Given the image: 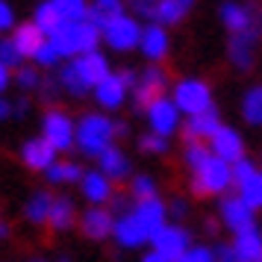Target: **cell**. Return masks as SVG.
I'll list each match as a JSON object with an SVG mask.
<instances>
[{
  "label": "cell",
  "instance_id": "cell-1",
  "mask_svg": "<svg viewBox=\"0 0 262 262\" xmlns=\"http://www.w3.org/2000/svg\"><path fill=\"white\" fill-rule=\"evenodd\" d=\"M118 139V121H112L106 112H85L77 121V150L85 156H100L109 147H115Z\"/></svg>",
  "mask_w": 262,
  "mask_h": 262
},
{
  "label": "cell",
  "instance_id": "cell-2",
  "mask_svg": "<svg viewBox=\"0 0 262 262\" xmlns=\"http://www.w3.org/2000/svg\"><path fill=\"white\" fill-rule=\"evenodd\" d=\"M89 18V6L83 0H45L38 3L33 12V24L45 33V36H56L59 30L71 24H80Z\"/></svg>",
  "mask_w": 262,
  "mask_h": 262
},
{
  "label": "cell",
  "instance_id": "cell-3",
  "mask_svg": "<svg viewBox=\"0 0 262 262\" xmlns=\"http://www.w3.org/2000/svg\"><path fill=\"white\" fill-rule=\"evenodd\" d=\"M48 41L56 48V53H59L62 59L71 62V59H80L85 53H95L97 50V45H100V27L85 18L80 24H71V27H65V30H59Z\"/></svg>",
  "mask_w": 262,
  "mask_h": 262
},
{
  "label": "cell",
  "instance_id": "cell-4",
  "mask_svg": "<svg viewBox=\"0 0 262 262\" xmlns=\"http://www.w3.org/2000/svg\"><path fill=\"white\" fill-rule=\"evenodd\" d=\"M142 21L130 12H121L115 18H109L100 24V41L106 45L109 50L115 53H130V50H139V41H142Z\"/></svg>",
  "mask_w": 262,
  "mask_h": 262
},
{
  "label": "cell",
  "instance_id": "cell-5",
  "mask_svg": "<svg viewBox=\"0 0 262 262\" xmlns=\"http://www.w3.org/2000/svg\"><path fill=\"white\" fill-rule=\"evenodd\" d=\"M171 100L180 109V115H186V118H194V115H203V112L215 109L212 106V89L201 77L177 80L174 89H171Z\"/></svg>",
  "mask_w": 262,
  "mask_h": 262
},
{
  "label": "cell",
  "instance_id": "cell-6",
  "mask_svg": "<svg viewBox=\"0 0 262 262\" xmlns=\"http://www.w3.org/2000/svg\"><path fill=\"white\" fill-rule=\"evenodd\" d=\"M233 186V165H227L221 159L209 156V162H203L194 174H191V191L198 198H215L224 194Z\"/></svg>",
  "mask_w": 262,
  "mask_h": 262
},
{
  "label": "cell",
  "instance_id": "cell-7",
  "mask_svg": "<svg viewBox=\"0 0 262 262\" xmlns=\"http://www.w3.org/2000/svg\"><path fill=\"white\" fill-rule=\"evenodd\" d=\"M41 139L56 150V154H65V150H74L77 147V121L62 112V109H48L41 115Z\"/></svg>",
  "mask_w": 262,
  "mask_h": 262
},
{
  "label": "cell",
  "instance_id": "cell-8",
  "mask_svg": "<svg viewBox=\"0 0 262 262\" xmlns=\"http://www.w3.org/2000/svg\"><path fill=\"white\" fill-rule=\"evenodd\" d=\"M144 115H147V127H150L147 133H154L159 139H171L183 127V121H180L183 115H180V109L174 106L171 97H159L156 103H150L144 109Z\"/></svg>",
  "mask_w": 262,
  "mask_h": 262
},
{
  "label": "cell",
  "instance_id": "cell-9",
  "mask_svg": "<svg viewBox=\"0 0 262 262\" xmlns=\"http://www.w3.org/2000/svg\"><path fill=\"white\" fill-rule=\"evenodd\" d=\"M191 248V233L183 224H165L154 238H150V250L165 256V259L177 262L186 250Z\"/></svg>",
  "mask_w": 262,
  "mask_h": 262
},
{
  "label": "cell",
  "instance_id": "cell-10",
  "mask_svg": "<svg viewBox=\"0 0 262 262\" xmlns=\"http://www.w3.org/2000/svg\"><path fill=\"white\" fill-rule=\"evenodd\" d=\"M165 89H168V71L162 65H147L139 80H136V89H133V97L142 109H147L150 103H156L159 97H165Z\"/></svg>",
  "mask_w": 262,
  "mask_h": 262
},
{
  "label": "cell",
  "instance_id": "cell-11",
  "mask_svg": "<svg viewBox=\"0 0 262 262\" xmlns=\"http://www.w3.org/2000/svg\"><path fill=\"white\" fill-rule=\"evenodd\" d=\"M218 218H221V224H224L233 236H238V233H248V230H256V212H253V209H248V206L238 201L236 194H233V198H221Z\"/></svg>",
  "mask_w": 262,
  "mask_h": 262
},
{
  "label": "cell",
  "instance_id": "cell-12",
  "mask_svg": "<svg viewBox=\"0 0 262 262\" xmlns=\"http://www.w3.org/2000/svg\"><path fill=\"white\" fill-rule=\"evenodd\" d=\"M209 154H212L215 159L227 162V165H236L238 159H245V139L238 136V130L221 124L218 133L209 139Z\"/></svg>",
  "mask_w": 262,
  "mask_h": 262
},
{
  "label": "cell",
  "instance_id": "cell-13",
  "mask_svg": "<svg viewBox=\"0 0 262 262\" xmlns=\"http://www.w3.org/2000/svg\"><path fill=\"white\" fill-rule=\"evenodd\" d=\"M80 233L92 242H103L112 236L115 230V212L109 206H89L85 212H80Z\"/></svg>",
  "mask_w": 262,
  "mask_h": 262
},
{
  "label": "cell",
  "instance_id": "cell-14",
  "mask_svg": "<svg viewBox=\"0 0 262 262\" xmlns=\"http://www.w3.org/2000/svg\"><path fill=\"white\" fill-rule=\"evenodd\" d=\"M112 238L121 250H139L144 245H150L147 233L142 230V224L136 221V215L130 209H124L121 215H115V230H112Z\"/></svg>",
  "mask_w": 262,
  "mask_h": 262
},
{
  "label": "cell",
  "instance_id": "cell-15",
  "mask_svg": "<svg viewBox=\"0 0 262 262\" xmlns=\"http://www.w3.org/2000/svg\"><path fill=\"white\" fill-rule=\"evenodd\" d=\"M168 50H171V36H168L165 27L144 24L142 27V41H139V53H142L150 65H159V62L168 56Z\"/></svg>",
  "mask_w": 262,
  "mask_h": 262
},
{
  "label": "cell",
  "instance_id": "cell-16",
  "mask_svg": "<svg viewBox=\"0 0 262 262\" xmlns=\"http://www.w3.org/2000/svg\"><path fill=\"white\" fill-rule=\"evenodd\" d=\"M71 68H74V74H77V77H80L89 89H92V92H95V85H100L109 74H112L109 59L100 53V50H95V53H85V56H80V59H71Z\"/></svg>",
  "mask_w": 262,
  "mask_h": 262
},
{
  "label": "cell",
  "instance_id": "cell-17",
  "mask_svg": "<svg viewBox=\"0 0 262 262\" xmlns=\"http://www.w3.org/2000/svg\"><path fill=\"white\" fill-rule=\"evenodd\" d=\"M130 212L136 215V221L142 224V230L147 233V238H154L156 233L168 224V203L162 201V198L136 203V206H130Z\"/></svg>",
  "mask_w": 262,
  "mask_h": 262
},
{
  "label": "cell",
  "instance_id": "cell-18",
  "mask_svg": "<svg viewBox=\"0 0 262 262\" xmlns=\"http://www.w3.org/2000/svg\"><path fill=\"white\" fill-rule=\"evenodd\" d=\"M92 95H95L100 112H115V109H121L124 103H127L130 89H127V83L121 80V74L112 71L100 85H95V92H92Z\"/></svg>",
  "mask_w": 262,
  "mask_h": 262
},
{
  "label": "cell",
  "instance_id": "cell-19",
  "mask_svg": "<svg viewBox=\"0 0 262 262\" xmlns=\"http://www.w3.org/2000/svg\"><path fill=\"white\" fill-rule=\"evenodd\" d=\"M59 159V154L50 147L41 136H36V139H27L24 144H21V162H24L30 171H38V174H45L53 162Z\"/></svg>",
  "mask_w": 262,
  "mask_h": 262
},
{
  "label": "cell",
  "instance_id": "cell-20",
  "mask_svg": "<svg viewBox=\"0 0 262 262\" xmlns=\"http://www.w3.org/2000/svg\"><path fill=\"white\" fill-rule=\"evenodd\" d=\"M227 59L233 62L238 71H250L253 62H256V30L230 36V41H227Z\"/></svg>",
  "mask_w": 262,
  "mask_h": 262
},
{
  "label": "cell",
  "instance_id": "cell-21",
  "mask_svg": "<svg viewBox=\"0 0 262 262\" xmlns=\"http://www.w3.org/2000/svg\"><path fill=\"white\" fill-rule=\"evenodd\" d=\"M80 191H83V198L92 206H106L109 201H115V189H112V180L103 177L100 171H85L83 180H80Z\"/></svg>",
  "mask_w": 262,
  "mask_h": 262
},
{
  "label": "cell",
  "instance_id": "cell-22",
  "mask_svg": "<svg viewBox=\"0 0 262 262\" xmlns=\"http://www.w3.org/2000/svg\"><path fill=\"white\" fill-rule=\"evenodd\" d=\"M218 15H221V24L230 30V36H238V33H250V30H256L253 9L242 6V3H221V6H218Z\"/></svg>",
  "mask_w": 262,
  "mask_h": 262
},
{
  "label": "cell",
  "instance_id": "cell-23",
  "mask_svg": "<svg viewBox=\"0 0 262 262\" xmlns=\"http://www.w3.org/2000/svg\"><path fill=\"white\" fill-rule=\"evenodd\" d=\"M218 127H221V118H218L215 109H209V112H203V115H194V118L183 121V136H186V142L209 144V139L218 133Z\"/></svg>",
  "mask_w": 262,
  "mask_h": 262
},
{
  "label": "cell",
  "instance_id": "cell-24",
  "mask_svg": "<svg viewBox=\"0 0 262 262\" xmlns=\"http://www.w3.org/2000/svg\"><path fill=\"white\" fill-rule=\"evenodd\" d=\"M9 38H12V45H15V50H18V56H21V59H33V56L38 53V48L48 41V36H45V33H41L33 21L18 24V27H15V33Z\"/></svg>",
  "mask_w": 262,
  "mask_h": 262
},
{
  "label": "cell",
  "instance_id": "cell-25",
  "mask_svg": "<svg viewBox=\"0 0 262 262\" xmlns=\"http://www.w3.org/2000/svg\"><path fill=\"white\" fill-rule=\"evenodd\" d=\"M97 171L115 183V180H127L133 174V162H130V156L115 144V147H109L106 154L97 156Z\"/></svg>",
  "mask_w": 262,
  "mask_h": 262
},
{
  "label": "cell",
  "instance_id": "cell-26",
  "mask_svg": "<svg viewBox=\"0 0 262 262\" xmlns=\"http://www.w3.org/2000/svg\"><path fill=\"white\" fill-rule=\"evenodd\" d=\"M80 221V212H77V206H74L71 198H65V194H53V206H50V215H48V227L50 230H56V233H65V230H71L74 224Z\"/></svg>",
  "mask_w": 262,
  "mask_h": 262
},
{
  "label": "cell",
  "instance_id": "cell-27",
  "mask_svg": "<svg viewBox=\"0 0 262 262\" xmlns=\"http://www.w3.org/2000/svg\"><path fill=\"white\" fill-rule=\"evenodd\" d=\"M230 248H233L236 262H262V233H259V227H256V230H248V233H238Z\"/></svg>",
  "mask_w": 262,
  "mask_h": 262
},
{
  "label": "cell",
  "instance_id": "cell-28",
  "mask_svg": "<svg viewBox=\"0 0 262 262\" xmlns=\"http://www.w3.org/2000/svg\"><path fill=\"white\" fill-rule=\"evenodd\" d=\"M85 174V168L77 162V159H56L53 165L45 171V177H48V183H53V186H71V183H80Z\"/></svg>",
  "mask_w": 262,
  "mask_h": 262
},
{
  "label": "cell",
  "instance_id": "cell-29",
  "mask_svg": "<svg viewBox=\"0 0 262 262\" xmlns=\"http://www.w3.org/2000/svg\"><path fill=\"white\" fill-rule=\"evenodd\" d=\"M50 206H53V194H50V191H45V189H38V191H33V194L27 198V203H24V218H27L33 227L48 224Z\"/></svg>",
  "mask_w": 262,
  "mask_h": 262
},
{
  "label": "cell",
  "instance_id": "cell-30",
  "mask_svg": "<svg viewBox=\"0 0 262 262\" xmlns=\"http://www.w3.org/2000/svg\"><path fill=\"white\" fill-rule=\"evenodd\" d=\"M191 9V0H159L156 3V24L159 27H174L180 24Z\"/></svg>",
  "mask_w": 262,
  "mask_h": 262
},
{
  "label": "cell",
  "instance_id": "cell-31",
  "mask_svg": "<svg viewBox=\"0 0 262 262\" xmlns=\"http://www.w3.org/2000/svg\"><path fill=\"white\" fill-rule=\"evenodd\" d=\"M242 118L250 127H262V85H250L242 97Z\"/></svg>",
  "mask_w": 262,
  "mask_h": 262
},
{
  "label": "cell",
  "instance_id": "cell-32",
  "mask_svg": "<svg viewBox=\"0 0 262 262\" xmlns=\"http://www.w3.org/2000/svg\"><path fill=\"white\" fill-rule=\"evenodd\" d=\"M236 189H238L236 198L245 203L248 209H253V212H256V209H262V171H256V174H253V177H248L245 183H238Z\"/></svg>",
  "mask_w": 262,
  "mask_h": 262
},
{
  "label": "cell",
  "instance_id": "cell-33",
  "mask_svg": "<svg viewBox=\"0 0 262 262\" xmlns=\"http://www.w3.org/2000/svg\"><path fill=\"white\" fill-rule=\"evenodd\" d=\"M56 83H59L62 92H68V95H74V97H85L89 92H92V89H89V85L74 74L71 62H65V65H62V71L56 74Z\"/></svg>",
  "mask_w": 262,
  "mask_h": 262
},
{
  "label": "cell",
  "instance_id": "cell-34",
  "mask_svg": "<svg viewBox=\"0 0 262 262\" xmlns=\"http://www.w3.org/2000/svg\"><path fill=\"white\" fill-rule=\"evenodd\" d=\"M130 194L136 198V203L154 201V198H159V186H156V180L150 174H136L130 180Z\"/></svg>",
  "mask_w": 262,
  "mask_h": 262
},
{
  "label": "cell",
  "instance_id": "cell-35",
  "mask_svg": "<svg viewBox=\"0 0 262 262\" xmlns=\"http://www.w3.org/2000/svg\"><path fill=\"white\" fill-rule=\"evenodd\" d=\"M121 12H124V3L121 0H97V3L89 6V21L100 27L103 21H109V18H115Z\"/></svg>",
  "mask_w": 262,
  "mask_h": 262
},
{
  "label": "cell",
  "instance_id": "cell-36",
  "mask_svg": "<svg viewBox=\"0 0 262 262\" xmlns=\"http://www.w3.org/2000/svg\"><path fill=\"white\" fill-rule=\"evenodd\" d=\"M209 144L203 142H186V150H183V159H186V165L191 168V171H198V168L203 165V162H209Z\"/></svg>",
  "mask_w": 262,
  "mask_h": 262
},
{
  "label": "cell",
  "instance_id": "cell-37",
  "mask_svg": "<svg viewBox=\"0 0 262 262\" xmlns=\"http://www.w3.org/2000/svg\"><path fill=\"white\" fill-rule=\"evenodd\" d=\"M139 150L147 156H162L168 150V139H159L154 133H144V136H139Z\"/></svg>",
  "mask_w": 262,
  "mask_h": 262
},
{
  "label": "cell",
  "instance_id": "cell-38",
  "mask_svg": "<svg viewBox=\"0 0 262 262\" xmlns=\"http://www.w3.org/2000/svg\"><path fill=\"white\" fill-rule=\"evenodd\" d=\"M0 62H3L9 71H12V68H15V71L21 68V56H18V50H15V45H12V38H9V36L0 38Z\"/></svg>",
  "mask_w": 262,
  "mask_h": 262
},
{
  "label": "cell",
  "instance_id": "cell-39",
  "mask_svg": "<svg viewBox=\"0 0 262 262\" xmlns=\"http://www.w3.org/2000/svg\"><path fill=\"white\" fill-rule=\"evenodd\" d=\"M33 62H36L38 68H56V65L62 62V56L56 53V48H53L50 41H45V45L38 48V53L33 56Z\"/></svg>",
  "mask_w": 262,
  "mask_h": 262
},
{
  "label": "cell",
  "instance_id": "cell-40",
  "mask_svg": "<svg viewBox=\"0 0 262 262\" xmlns=\"http://www.w3.org/2000/svg\"><path fill=\"white\" fill-rule=\"evenodd\" d=\"M15 83L21 85L24 92H33V89H38V85H41L38 68H30V65H27V68H18V71H15Z\"/></svg>",
  "mask_w": 262,
  "mask_h": 262
},
{
  "label": "cell",
  "instance_id": "cell-41",
  "mask_svg": "<svg viewBox=\"0 0 262 262\" xmlns=\"http://www.w3.org/2000/svg\"><path fill=\"white\" fill-rule=\"evenodd\" d=\"M212 256H215V248H209V245H191L177 262H212Z\"/></svg>",
  "mask_w": 262,
  "mask_h": 262
},
{
  "label": "cell",
  "instance_id": "cell-42",
  "mask_svg": "<svg viewBox=\"0 0 262 262\" xmlns=\"http://www.w3.org/2000/svg\"><path fill=\"white\" fill-rule=\"evenodd\" d=\"M256 171H259V168L253 165V159H248V156H245V159H238L236 165H233V186H238V183H245V180H248V177H253Z\"/></svg>",
  "mask_w": 262,
  "mask_h": 262
},
{
  "label": "cell",
  "instance_id": "cell-43",
  "mask_svg": "<svg viewBox=\"0 0 262 262\" xmlns=\"http://www.w3.org/2000/svg\"><path fill=\"white\" fill-rule=\"evenodd\" d=\"M12 30H15V9L6 0H0V36L3 33H12Z\"/></svg>",
  "mask_w": 262,
  "mask_h": 262
},
{
  "label": "cell",
  "instance_id": "cell-44",
  "mask_svg": "<svg viewBox=\"0 0 262 262\" xmlns=\"http://www.w3.org/2000/svg\"><path fill=\"white\" fill-rule=\"evenodd\" d=\"M133 9L142 15V18H147V24H156V3H147V0H139V3H133ZM136 15V18H139Z\"/></svg>",
  "mask_w": 262,
  "mask_h": 262
},
{
  "label": "cell",
  "instance_id": "cell-45",
  "mask_svg": "<svg viewBox=\"0 0 262 262\" xmlns=\"http://www.w3.org/2000/svg\"><path fill=\"white\" fill-rule=\"evenodd\" d=\"M212 262H236V256H233V248H230V245H215Z\"/></svg>",
  "mask_w": 262,
  "mask_h": 262
},
{
  "label": "cell",
  "instance_id": "cell-46",
  "mask_svg": "<svg viewBox=\"0 0 262 262\" xmlns=\"http://www.w3.org/2000/svg\"><path fill=\"white\" fill-rule=\"evenodd\" d=\"M186 212H189V203L180 201V198H177L174 203H171V206H168V215H174V218H183Z\"/></svg>",
  "mask_w": 262,
  "mask_h": 262
},
{
  "label": "cell",
  "instance_id": "cell-47",
  "mask_svg": "<svg viewBox=\"0 0 262 262\" xmlns=\"http://www.w3.org/2000/svg\"><path fill=\"white\" fill-rule=\"evenodd\" d=\"M9 83H12V71L0 62V97H3V92H6V89H9Z\"/></svg>",
  "mask_w": 262,
  "mask_h": 262
},
{
  "label": "cell",
  "instance_id": "cell-48",
  "mask_svg": "<svg viewBox=\"0 0 262 262\" xmlns=\"http://www.w3.org/2000/svg\"><path fill=\"white\" fill-rule=\"evenodd\" d=\"M12 118V100H6V97H0V124L3 121Z\"/></svg>",
  "mask_w": 262,
  "mask_h": 262
},
{
  "label": "cell",
  "instance_id": "cell-49",
  "mask_svg": "<svg viewBox=\"0 0 262 262\" xmlns=\"http://www.w3.org/2000/svg\"><path fill=\"white\" fill-rule=\"evenodd\" d=\"M27 112H30V103H27V100H18V103H12V115L24 118Z\"/></svg>",
  "mask_w": 262,
  "mask_h": 262
},
{
  "label": "cell",
  "instance_id": "cell-50",
  "mask_svg": "<svg viewBox=\"0 0 262 262\" xmlns=\"http://www.w3.org/2000/svg\"><path fill=\"white\" fill-rule=\"evenodd\" d=\"M139 262H171V259H165V256H159V253H154V250H147V253H144V256H142Z\"/></svg>",
  "mask_w": 262,
  "mask_h": 262
},
{
  "label": "cell",
  "instance_id": "cell-51",
  "mask_svg": "<svg viewBox=\"0 0 262 262\" xmlns=\"http://www.w3.org/2000/svg\"><path fill=\"white\" fill-rule=\"evenodd\" d=\"M3 238H9V224H6V221H0V242H3Z\"/></svg>",
  "mask_w": 262,
  "mask_h": 262
},
{
  "label": "cell",
  "instance_id": "cell-52",
  "mask_svg": "<svg viewBox=\"0 0 262 262\" xmlns=\"http://www.w3.org/2000/svg\"><path fill=\"white\" fill-rule=\"evenodd\" d=\"M59 262H71V259H68V256H62V259H59Z\"/></svg>",
  "mask_w": 262,
  "mask_h": 262
},
{
  "label": "cell",
  "instance_id": "cell-53",
  "mask_svg": "<svg viewBox=\"0 0 262 262\" xmlns=\"http://www.w3.org/2000/svg\"><path fill=\"white\" fill-rule=\"evenodd\" d=\"M33 262H45V259H33Z\"/></svg>",
  "mask_w": 262,
  "mask_h": 262
},
{
  "label": "cell",
  "instance_id": "cell-54",
  "mask_svg": "<svg viewBox=\"0 0 262 262\" xmlns=\"http://www.w3.org/2000/svg\"><path fill=\"white\" fill-rule=\"evenodd\" d=\"M0 38H3V36H0Z\"/></svg>",
  "mask_w": 262,
  "mask_h": 262
}]
</instances>
